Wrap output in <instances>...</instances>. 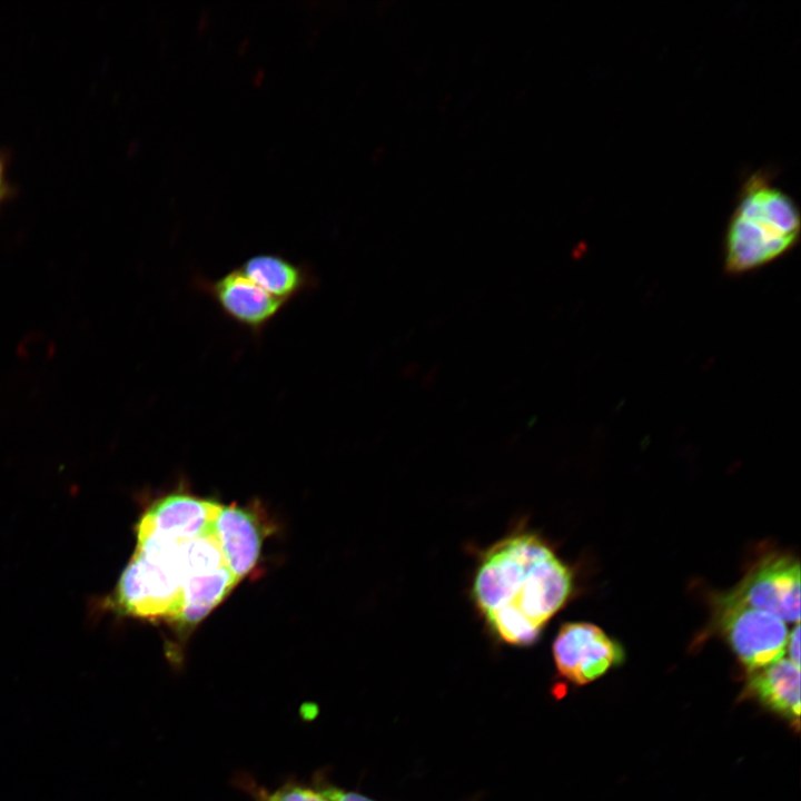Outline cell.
Masks as SVG:
<instances>
[{
  "label": "cell",
  "mask_w": 801,
  "mask_h": 801,
  "mask_svg": "<svg viewBox=\"0 0 801 801\" xmlns=\"http://www.w3.org/2000/svg\"><path fill=\"white\" fill-rule=\"evenodd\" d=\"M572 573L537 535L520 533L494 544L482 557L473 599L504 642L528 645L565 604Z\"/></svg>",
  "instance_id": "obj_1"
},
{
  "label": "cell",
  "mask_w": 801,
  "mask_h": 801,
  "mask_svg": "<svg viewBox=\"0 0 801 801\" xmlns=\"http://www.w3.org/2000/svg\"><path fill=\"white\" fill-rule=\"evenodd\" d=\"M801 236L795 199L774 184L770 169L751 172L740 186L723 238V269L739 276L790 253Z\"/></svg>",
  "instance_id": "obj_2"
},
{
  "label": "cell",
  "mask_w": 801,
  "mask_h": 801,
  "mask_svg": "<svg viewBox=\"0 0 801 801\" xmlns=\"http://www.w3.org/2000/svg\"><path fill=\"white\" fill-rule=\"evenodd\" d=\"M715 624L749 672L782 657L788 644L784 621L762 610L718 597Z\"/></svg>",
  "instance_id": "obj_3"
},
{
  "label": "cell",
  "mask_w": 801,
  "mask_h": 801,
  "mask_svg": "<svg viewBox=\"0 0 801 801\" xmlns=\"http://www.w3.org/2000/svg\"><path fill=\"white\" fill-rule=\"evenodd\" d=\"M731 601L767 611L782 621L799 623L800 565L787 555H769L761 560L726 594Z\"/></svg>",
  "instance_id": "obj_4"
},
{
  "label": "cell",
  "mask_w": 801,
  "mask_h": 801,
  "mask_svg": "<svg viewBox=\"0 0 801 801\" xmlns=\"http://www.w3.org/2000/svg\"><path fill=\"white\" fill-rule=\"evenodd\" d=\"M553 657L561 676L583 685L620 665L624 650L594 624L566 623L554 640Z\"/></svg>",
  "instance_id": "obj_5"
},
{
  "label": "cell",
  "mask_w": 801,
  "mask_h": 801,
  "mask_svg": "<svg viewBox=\"0 0 801 801\" xmlns=\"http://www.w3.org/2000/svg\"><path fill=\"white\" fill-rule=\"evenodd\" d=\"M196 285L211 297L226 317L256 336L288 304L266 293L239 267L216 279L197 278Z\"/></svg>",
  "instance_id": "obj_6"
},
{
  "label": "cell",
  "mask_w": 801,
  "mask_h": 801,
  "mask_svg": "<svg viewBox=\"0 0 801 801\" xmlns=\"http://www.w3.org/2000/svg\"><path fill=\"white\" fill-rule=\"evenodd\" d=\"M222 506L186 495L168 496L152 505L136 531L171 536H198L215 527Z\"/></svg>",
  "instance_id": "obj_7"
},
{
  "label": "cell",
  "mask_w": 801,
  "mask_h": 801,
  "mask_svg": "<svg viewBox=\"0 0 801 801\" xmlns=\"http://www.w3.org/2000/svg\"><path fill=\"white\" fill-rule=\"evenodd\" d=\"M746 693L799 729L800 666L780 659L750 672Z\"/></svg>",
  "instance_id": "obj_8"
},
{
  "label": "cell",
  "mask_w": 801,
  "mask_h": 801,
  "mask_svg": "<svg viewBox=\"0 0 801 801\" xmlns=\"http://www.w3.org/2000/svg\"><path fill=\"white\" fill-rule=\"evenodd\" d=\"M239 268L266 293L287 303L317 285L309 267L276 254L251 256Z\"/></svg>",
  "instance_id": "obj_9"
},
{
  "label": "cell",
  "mask_w": 801,
  "mask_h": 801,
  "mask_svg": "<svg viewBox=\"0 0 801 801\" xmlns=\"http://www.w3.org/2000/svg\"><path fill=\"white\" fill-rule=\"evenodd\" d=\"M215 526L228 566L239 581L258 560L261 544L258 527L247 512L235 506H222Z\"/></svg>",
  "instance_id": "obj_10"
},
{
  "label": "cell",
  "mask_w": 801,
  "mask_h": 801,
  "mask_svg": "<svg viewBox=\"0 0 801 801\" xmlns=\"http://www.w3.org/2000/svg\"><path fill=\"white\" fill-rule=\"evenodd\" d=\"M260 801H328L319 791L301 785L288 784L265 794Z\"/></svg>",
  "instance_id": "obj_11"
},
{
  "label": "cell",
  "mask_w": 801,
  "mask_h": 801,
  "mask_svg": "<svg viewBox=\"0 0 801 801\" xmlns=\"http://www.w3.org/2000/svg\"><path fill=\"white\" fill-rule=\"evenodd\" d=\"M319 792L328 801H372L358 793L344 791L333 787H325L324 789L319 790Z\"/></svg>",
  "instance_id": "obj_12"
},
{
  "label": "cell",
  "mask_w": 801,
  "mask_h": 801,
  "mask_svg": "<svg viewBox=\"0 0 801 801\" xmlns=\"http://www.w3.org/2000/svg\"><path fill=\"white\" fill-rule=\"evenodd\" d=\"M787 647L789 650L790 661H792L795 665L800 666V626H799V623L795 624V627L789 635Z\"/></svg>",
  "instance_id": "obj_13"
},
{
  "label": "cell",
  "mask_w": 801,
  "mask_h": 801,
  "mask_svg": "<svg viewBox=\"0 0 801 801\" xmlns=\"http://www.w3.org/2000/svg\"><path fill=\"white\" fill-rule=\"evenodd\" d=\"M4 192V182H3V170L0 162V198L3 196Z\"/></svg>",
  "instance_id": "obj_14"
}]
</instances>
